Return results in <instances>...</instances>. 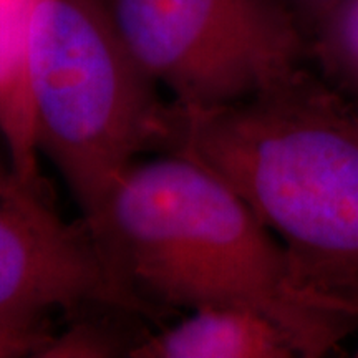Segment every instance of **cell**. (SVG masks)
I'll list each match as a JSON object with an SVG mask.
<instances>
[{"mask_svg":"<svg viewBox=\"0 0 358 358\" xmlns=\"http://www.w3.org/2000/svg\"><path fill=\"white\" fill-rule=\"evenodd\" d=\"M40 0H0V140L22 179L43 185L27 82V55Z\"/></svg>","mask_w":358,"mask_h":358,"instance_id":"obj_7","label":"cell"},{"mask_svg":"<svg viewBox=\"0 0 358 358\" xmlns=\"http://www.w3.org/2000/svg\"><path fill=\"white\" fill-rule=\"evenodd\" d=\"M27 82L38 151L93 221L136 156L161 153L171 101L161 100L101 0H40Z\"/></svg>","mask_w":358,"mask_h":358,"instance_id":"obj_3","label":"cell"},{"mask_svg":"<svg viewBox=\"0 0 358 358\" xmlns=\"http://www.w3.org/2000/svg\"><path fill=\"white\" fill-rule=\"evenodd\" d=\"M53 335L48 317L0 319V358L40 357Z\"/></svg>","mask_w":358,"mask_h":358,"instance_id":"obj_10","label":"cell"},{"mask_svg":"<svg viewBox=\"0 0 358 358\" xmlns=\"http://www.w3.org/2000/svg\"><path fill=\"white\" fill-rule=\"evenodd\" d=\"M88 224L150 313L252 308L282 327L307 358L330 353L358 325V299L308 282L243 196L186 156L134 161Z\"/></svg>","mask_w":358,"mask_h":358,"instance_id":"obj_1","label":"cell"},{"mask_svg":"<svg viewBox=\"0 0 358 358\" xmlns=\"http://www.w3.org/2000/svg\"><path fill=\"white\" fill-rule=\"evenodd\" d=\"M83 307L148 313L111 267L85 219L66 221L43 185L0 155V319H38Z\"/></svg>","mask_w":358,"mask_h":358,"instance_id":"obj_5","label":"cell"},{"mask_svg":"<svg viewBox=\"0 0 358 358\" xmlns=\"http://www.w3.org/2000/svg\"><path fill=\"white\" fill-rule=\"evenodd\" d=\"M138 65L178 106L248 100L302 69L308 37L282 0H101Z\"/></svg>","mask_w":358,"mask_h":358,"instance_id":"obj_4","label":"cell"},{"mask_svg":"<svg viewBox=\"0 0 358 358\" xmlns=\"http://www.w3.org/2000/svg\"><path fill=\"white\" fill-rule=\"evenodd\" d=\"M355 355H357V357H358V348H357V352H355Z\"/></svg>","mask_w":358,"mask_h":358,"instance_id":"obj_12","label":"cell"},{"mask_svg":"<svg viewBox=\"0 0 358 358\" xmlns=\"http://www.w3.org/2000/svg\"><path fill=\"white\" fill-rule=\"evenodd\" d=\"M282 2L295 13V17L306 30L307 37H310L312 30L338 0H282Z\"/></svg>","mask_w":358,"mask_h":358,"instance_id":"obj_11","label":"cell"},{"mask_svg":"<svg viewBox=\"0 0 358 358\" xmlns=\"http://www.w3.org/2000/svg\"><path fill=\"white\" fill-rule=\"evenodd\" d=\"M322 69L358 105V0H338L308 37Z\"/></svg>","mask_w":358,"mask_h":358,"instance_id":"obj_8","label":"cell"},{"mask_svg":"<svg viewBox=\"0 0 358 358\" xmlns=\"http://www.w3.org/2000/svg\"><path fill=\"white\" fill-rule=\"evenodd\" d=\"M159 334L141 337L129 358H294V340L261 312L209 306Z\"/></svg>","mask_w":358,"mask_h":358,"instance_id":"obj_6","label":"cell"},{"mask_svg":"<svg viewBox=\"0 0 358 358\" xmlns=\"http://www.w3.org/2000/svg\"><path fill=\"white\" fill-rule=\"evenodd\" d=\"M138 342L140 340L124 338L111 325L83 322L53 335L40 358L128 357Z\"/></svg>","mask_w":358,"mask_h":358,"instance_id":"obj_9","label":"cell"},{"mask_svg":"<svg viewBox=\"0 0 358 358\" xmlns=\"http://www.w3.org/2000/svg\"><path fill=\"white\" fill-rule=\"evenodd\" d=\"M163 155L217 173L317 287L358 299V105L299 69L248 100L171 101Z\"/></svg>","mask_w":358,"mask_h":358,"instance_id":"obj_2","label":"cell"}]
</instances>
